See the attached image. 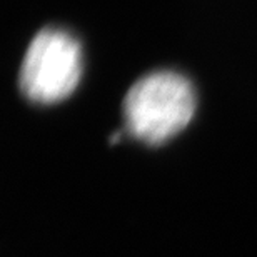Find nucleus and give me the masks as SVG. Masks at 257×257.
<instances>
[{
    "instance_id": "obj_1",
    "label": "nucleus",
    "mask_w": 257,
    "mask_h": 257,
    "mask_svg": "<svg viewBox=\"0 0 257 257\" xmlns=\"http://www.w3.org/2000/svg\"><path fill=\"white\" fill-rule=\"evenodd\" d=\"M195 112V94L186 77L171 70L139 79L124 99L128 132L139 141L157 146L179 134Z\"/></svg>"
},
{
    "instance_id": "obj_2",
    "label": "nucleus",
    "mask_w": 257,
    "mask_h": 257,
    "mask_svg": "<svg viewBox=\"0 0 257 257\" xmlns=\"http://www.w3.org/2000/svg\"><path fill=\"white\" fill-rule=\"evenodd\" d=\"M82 74L80 45L69 32L44 29L30 42L20 67V89L27 99L54 104L69 97Z\"/></svg>"
}]
</instances>
